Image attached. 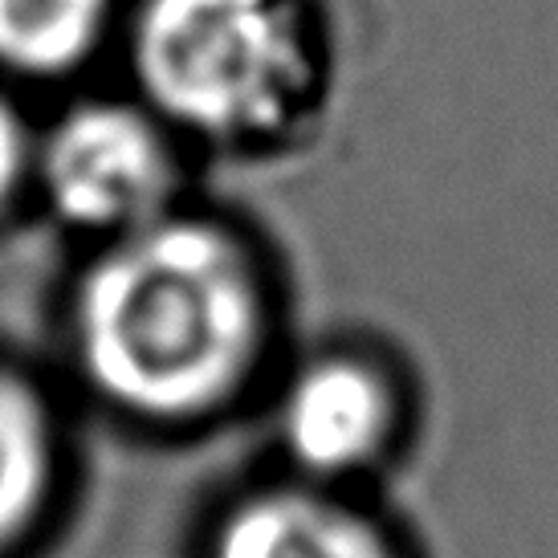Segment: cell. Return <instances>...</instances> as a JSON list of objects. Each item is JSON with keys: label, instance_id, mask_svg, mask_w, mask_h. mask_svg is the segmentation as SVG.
I'll list each match as a JSON object with an SVG mask.
<instances>
[{"label": "cell", "instance_id": "277c9868", "mask_svg": "<svg viewBox=\"0 0 558 558\" xmlns=\"http://www.w3.org/2000/svg\"><path fill=\"white\" fill-rule=\"evenodd\" d=\"M388 424L391 400L384 379L351 359H326L298 375L281 412L286 445L314 473L367 465L388 440Z\"/></svg>", "mask_w": 558, "mask_h": 558}, {"label": "cell", "instance_id": "52a82bcc", "mask_svg": "<svg viewBox=\"0 0 558 558\" xmlns=\"http://www.w3.org/2000/svg\"><path fill=\"white\" fill-rule=\"evenodd\" d=\"M49 481L46 416L29 391L0 375V543L25 530Z\"/></svg>", "mask_w": 558, "mask_h": 558}, {"label": "cell", "instance_id": "ba28073f", "mask_svg": "<svg viewBox=\"0 0 558 558\" xmlns=\"http://www.w3.org/2000/svg\"><path fill=\"white\" fill-rule=\"evenodd\" d=\"M21 168H25V135H21V123L13 119V110L0 102V201L16 184Z\"/></svg>", "mask_w": 558, "mask_h": 558}, {"label": "cell", "instance_id": "5b68a950", "mask_svg": "<svg viewBox=\"0 0 558 558\" xmlns=\"http://www.w3.org/2000/svg\"><path fill=\"white\" fill-rule=\"evenodd\" d=\"M213 558H391V550L372 522L335 501L269 494L220 526Z\"/></svg>", "mask_w": 558, "mask_h": 558}, {"label": "cell", "instance_id": "7a4b0ae2", "mask_svg": "<svg viewBox=\"0 0 558 558\" xmlns=\"http://www.w3.org/2000/svg\"><path fill=\"white\" fill-rule=\"evenodd\" d=\"M135 70L175 123L233 140L286 114L306 46L290 0H143Z\"/></svg>", "mask_w": 558, "mask_h": 558}, {"label": "cell", "instance_id": "3957f363", "mask_svg": "<svg viewBox=\"0 0 558 558\" xmlns=\"http://www.w3.org/2000/svg\"><path fill=\"white\" fill-rule=\"evenodd\" d=\"M46 184L70 220L131 233L156 220L171 184V159L143 114L86 107L53 131L46 147Z\"/></svg>", "mask_w": 558, "mask_h": 558}, {"label": "cell", "instance_id": "8992f818", "mask_svg": "<svg viewBox=\"0 0 558 558\" xmlns=\"http://www.w3.org/2000/svg\"><path fill=\"white\" fill-rule=\"evenodd\" d=\"M107 13L110 0H0V62L58 74L90 53Z\"/></svg>", "mask_w": 558, "mask_h": 558}, {"label": "cell", "instance_id": "6da1fadb", "mask_svg": "<svg viewBox=\"0 0 558 558\" xmlns=\"http://www.w3.org/2000/svg\"><path fill=\"white\" fill-rule=\"evenodd\" d=\"M262 286L233 236L147 220L90 269L78 298L82 367L114 403L187 420L245 384L262 347Z\"/></svg>", "mask_w": 558, "mask_h": 558}]
</instances>
